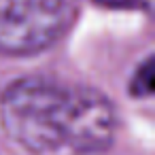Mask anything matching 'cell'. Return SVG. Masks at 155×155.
<instances>
[{"instance_id": "cell-1", "label": "cell", "mask_w": 155, "mask_h": 155, "mask_svg": "<svg viewBox=\"0 0 155 155\" xmlns=\"http://www.w3.org/2000/svg\"><path fill=\"white\" fill-rule=\"evenodd\" d=\"M0 125L30 153H100L115 138L117 117L108 98L91 87L26 77L0 96Z\"/></svg>"}, {"instance_id": "cell-2", "label": "cell", "mask_w": 155, "mask_h": 155, "mask_svg": "<svg viewBox=\"0 0 155 155\" xmlns=\"http://www.w3.org/2000/svg\"><path fill=\"white\" fill-rule=\"evenodd\" d=\"M68 21V0H0V51L9 55L45 51Z\"/></svg>"}, {"instance_id": "cell-3", "label": "cell", "mask_w": 155, "mask_h": 155, "mask_svg": "<svg viewBox=\"0 0 155 155\" xmlns=\"http://www.w3.org/2000/svg\"><path fill=\"white\" fill-rule=\"evenodd\" d=\"M104 2H110V0H104ZM117 5H125V0H115Z\"/></svg>"}]
</instances>
